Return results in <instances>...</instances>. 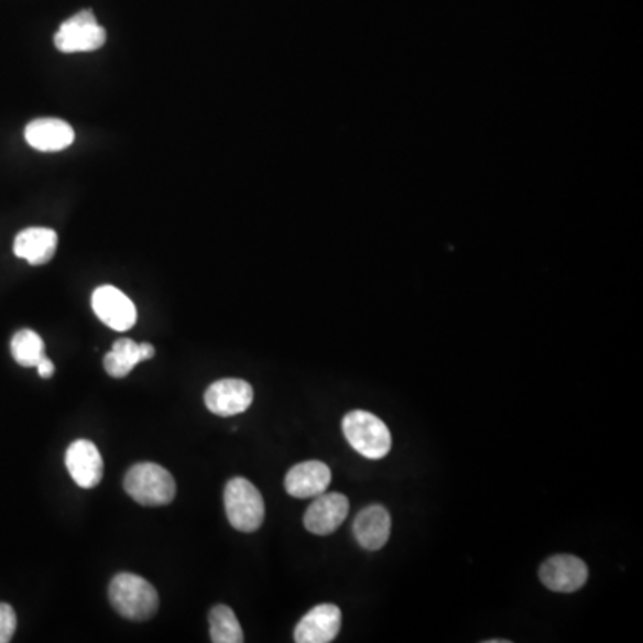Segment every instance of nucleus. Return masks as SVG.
<instances>
[{"instance_id": "2eb2a0df", "label": "nucleus", "mask_w": 643, "mask_h": 643, "mask_svg": "<svg viewBox=\"0 0 643 643\" xmlns=\"http://www.w3.org/2000/svg\"><path fill=\"white\" fill-rule=\"evenodd\" d=\"M57 249L56 231L48 228H29L14 238V254L31 265H45L53 260Z\"/></svg>"}, {"instance_id": "ddd939ff", "label": "nucleus", "mask_w": 643, "mask_h": 643, "mask_svg": "<svg viewBox=\"0 0 643 643\" xmlns=\"http://www.w3.org/2000/svg\"><path fill=\"white\" fill-rule=\"evenodd\" d=\"M352 531L364 551H381L390 538L392 516L386 508L372 504L358 513Z\"/></svg>"}, {"instance_id": "6ab92c4d", "label": "nucleus", "mask_w": 643, "mask_h": 643, "mask_svg": "<svg viewBox=\"0 0 643 643\" xmlns=\"http://www.w3.org/2000/svg\"><path fill=\"white\" fill-rule=\"evenodd\" d=\"M17 631V615L10 604L0 602V643L11 642Z\"/></svg>"}, {"instance_id": "0eeeda50", "label": "nucleus", "mask_w": 643, "mask_h": 643, "mask_svg": "<svg viewBox=\"0 0 643 643\" xmlns=\"http://www.w3.org/2000/svg\"><path fill=\"white\" fill-rule=\"evenodd\" d=\"M254 401V390L243 379H220L204 393L209 412L218 416H235L247 412Z\"/></svg>"}, {"instance_id": "f3484780", "label": "nucleus", "mask_w": 643, "mask_h": 643, "mask_svg": "<svg viewBox=\"0 0 643 643\" xmlns=\"http://www.w3.org/2000/svg\"><path fill=\"white\" fill-rule=\"evenodd\" d=\"M209 634L215 643L243 642L240 622L229 606L218 604L209 611Z\"/></svg>"}, {"instance_id": "6e6552de", "label": "nucleus", "mask_w": 643, "mask_h": 643, "mask_svg": "<svg viewBox=\"0 0 643 643\" xmlns=\"http://www.w3.org/2000/svg\"><path fill=\"white\" fill-rule=\"evenodd\" d=\"M587 579V563L570 554L553 556L540 567V581L558 593H573L585 587Z\"/></svg>"}, {"instance_id": "f8f14e48", "label": "nucleus", "mask_w": 643, "mask_h": 643, "mask_svg": "<svg viewBox=\"0 0 643 643\" xmlns=\"http://www.w3.org/2000/svg\"><path fill=\"white\" fill-rule=\"evenodd\" d=\"M331 484V469L322 461H304L295 465L286 473L284 488L297 499H312L326 492Z\"/></svg>"}, {"instance_id": "aec40b11", "label": "nucleus", "mask_w": 643, "mask_h": 643, "mask_svg": "<svg viewBox=\"0 0 643 643\" xmlns=\"http://www.w3.org/2000/svg\"><path fill=\"white\" fill-rule=\"evenodd\" d=\"M36 369H39V374L42 375L43 379H48L53 378L56 367H54L53 361L48 360L47 356H45V358H42V361L36 364Z\"/></svg>"}, {"instance_id": "4468645a", "label": "nucleus", "mask_w": 643, "mask_h": 643, "mask_svg": "<svg viewBox=\"0 0 643 643\" xmlns=\"http://www.w3.org/2000/svg\"><path fill=\"white\" fill-rule=\"evenodd\" d=\"M25 140L40 152H59L70 148L76 133L70 123L59 119H36L25 128Z\"/></svg>"}, {"instance_id": "423d86ee", "label": "nucleus", "mask_w": 643, "mask_h": 643, "mask_svg": "<svg viewBox=\"0 0 643 643\" xmlns=\"http://www.w3.org/2000/svg\"><path fill=\"white\" fill-rule=\"evenodd\" d=\"M95 315L115 331H129L137 324V306L115 286H99L91 295Z\"/></svg>"}, {"instance_id": "20e7f679", "label": "nucleus", "mask_w": 643, "mask_h": 643, "mask_svg": "<svg viewBox=\"0 0 643 643\" xmlns=\"http://www.w3.org/2000/svg\"><path fill=\"white\" fill-rule=\"evenodd\" d=\"M224 506L229 524L241 533H254L265 521V501L249 479L232 478L226 484Z\"/></svg>"}, {"instance_id": "9b49d317", "label": "nucleus", "mask_w": 643, "mask_h": 643, "mask_svg": "<svg viewBox=\"0 0 643 643\" xmlns=\"http://www.w3.org/2000/svg\"><path fill=\"white\" fill-rule=\"evenodd\" d=\"M68 472L80 488H95L105 473V461L97 445L90 440H76L65 456Z\"/></svg>"}, {"instance_id": "7ed1b4c3", "label": "nucleus", "mask_w": 643, "mask_h": 643, "mask_svg": "<svg viewBox=\"0 0 643 643\" xmlns=\"http://www.w3.org/2000/svg\"><path fill=\"white\" fill-rule=\"evenodd\" d=\"M350 447L367 459H383L392 449V435L379 416L363 410L347 413L341 422Z\"/></svg>"}, {"instance_id": "39448f33", "label": "nucleus", "mask_w": 643, "mask_h": 643, "mask_svg": "<svg viewBox=\"0 0 643 643\" xmlns=\"http://www.w3.org/2000/svg\"><path fill=\"white\" fill-rule=\"evenodd\" d=\"M106 43V31L95 19L94 11L85 10L63 22L54 36L59 53H94Z\"/></svg>"}, {"instance_id": "1a4fd4ad", "label": "nucleus", "mask_w": 643, "mask_h": 643, "mask_svg": "<svg viewBox=\"0 0 643 643\" xmlns=\"http://www.w3.org/2000/svg\"><path fill=\"white\" fill-rule=\"evenodd\" d=\"M349 510V499L344 493H320L304 515V527L313 535H331L346 522Z\"/></svg>"}, {"instance_id": "dca6fc26", "label": "nucleus", "mask_w": 643, "mask_h": 643, "mask_svg": "<svg viewBox=\"0 0 643 643\" xmlns=\"http://www.w3.org/2000/svg\"><path fill=\"white\" fill-rule=\"evenodd\" d=\"M140 361H143L140 344L131 338H120L105 356V369L111 378L122 379L131 374Z\"/></svg>"}, {"instance_id": "9d476101", "label": "nucleus", "mask_w": 643, "mask_h": 643, "mask_svg": "<svg viewBox=\"0 0 643 643\" xmlns=\"http://www.w3.org/2000/svg\"><path fill=\"white\" fill-rule=\"evenodd\" d=\"M341 628V611L335 604H318L301 619L295 628L297 643H329L338 636Z\"/></svg>"}, {"instance_id": "f03ea898", "label": "nucleus", "mask_w": 643, "mask_h": 643, "mask_svg": "<svg viewBox=\"0 0 643 643\" xmlns=\"http://www.w3.org/2000/svg\"><path fill=\"white\" fill-rule=\"evenodd\" d=\"M123 488L142 506H166L177 490L172 473L156 464L133 465L123 478Z\"/></svg>"}, {"instance_id": "a211bd4d", "label": "nucleus", "mask_w": 643, "mask_h": 643, "mask_svg": "<svg viewBox=\"0 0 643 643\" xmlns=\"http://www.w3.org/2000/svg\"><path fill=\"white\" fill-rule=\"evenodd\" d=\"M11 355L22 367H36L45 358V344L39 333L22 329L11 340Z\"/></svg>"}, {"instance_id": "f257e3e1", "label": "nucleus", "mask_w": 643, "mask_h": 643, "mask_svg": "<svg viewBox=\"0 0 643 643\" xmlns=\"http://www.w3.org/2000/svg\"><path fill=\"white\" fill-rule=\"evenodd\" d=\"M109 601L115 611L129 620H148L160 608L156 588L143 577L134 574H119L109 585Z\"/></svg>"}]
</instances>
